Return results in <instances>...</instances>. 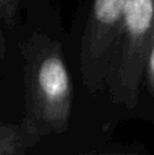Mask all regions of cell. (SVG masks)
I'll use <instances>...</instances> for the list:
<instances>
[{"instance_id": "obj_3", "label": "cell", "mask_w": 154, "mask_h": 155, "mask_svg": "<svg viewBox=\"0 0 154 155\" xmlns=\"http://www.w3.org/2000/svg\"><path fill=\"white\" fill-rule=\"evenodd\" d=\"M130 0H93L81 42V75L90 91L106 87Z\"/></svg>"}, {"instance_id": "obj_8", "label": "cell", "mask_w": 154, "mask_h": 155, "mask_svg": "<svg viewBox=\"0 0 154 155\" xmlns=\"http://www.w3.org/2000/svg\"><path fill=\"white\" fill-rule=\"evenodd\" d=\"M4 52H5V45H4V38H3V33L0 30V59L4 57Z\"/></svg>"}, {"instance_id": "obj_1", "label": "cell", "mask_w": 154, "mask_h": 155, "mask_svg": "<svg viewBox=\"0 0 154 155\" xmlns=\"http://www.w3.org/2000/svg\"><path fill=\"white\" fill-rule=\"evenodd\" d=\"M25 116L22 125L35 137L62 135L72 113V80L63 48L55 38L33 33L22 48Z\"/></svg>"}, {"instance_id": "obj_5", "label": "cell", "mask_w": 154, "mask_h": 155, "mask_svg": "<svg viewBox=\"0 0 154 155\" xmlns=\"http://www.w3.org/2000/svg\"><path fill=\"white\" fill-rule=\"evenodd\" d=\"M143 82L147 91L152 95H154V35H153L152 44L149 46V52H147L145 72H143Z\"/></svg>"}, {"instance_id": "obj_2", "label": "cell", "mask_w": 154, "mask_h": 155, "mask_svg": "<svg viewBox=\"0 0 154 155\" xmlns=\"http://www.w3.org/2000/svg\"><path fill=\"white\" fill-rule=\"evenodd\" d=\"M154 35V0H130L106 87L116 104L132 109L139 99L149 46Z\"/></svg>"}, {"instance_id": "obj_4", "label": "cell", "mask_w": 154, "mask_h": 155, "mask_svg": "<svg viewBox=\"0 0 154 155\" xmlns=\"http://www.w3.org/2000/svg\"><path fill=\"white\" fill-rule=\"evenodd\" d=\"M38 140L40 139L30 134L22 123L0 121V155H26Z\"/></svg>"}, {"instance_id": "obj_7", "label": "cell", "mask_w": 154, "mask_h": 155, "mask_svg": "<svg viewBox=\"0 0 154 155\" xmlns=\"http://www.w3.org/2000/svg\"><path fill=\"white\" fill-rule=\"evenodd\" d=\"M82 155H138L136 153H92V154H82Z\"/></svg>"}, {"instance_id": "obj_6", "label": "cell", "mask_w": 154, "mask_h": 155, "mask_svg": "<svg viewBox=\"0 0 154 155\" xmlns=\"http://www.w3.org/2000/svg\"><path fill=\"white\" fill-rule=\"evenodd\" d=\"M21 3L22 0H0V18L10 21Z\"/></svg>"}]
</instances>
